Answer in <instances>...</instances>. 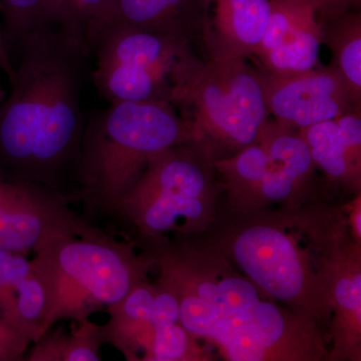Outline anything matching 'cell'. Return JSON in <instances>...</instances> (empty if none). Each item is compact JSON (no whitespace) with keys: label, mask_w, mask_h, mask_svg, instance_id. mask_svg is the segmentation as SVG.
<instances>
[{"label":"cell","mask_w":361,"mask_h":361,"mask_svg":"<svg viewBox=\"0 0 361 361\" xmlns=\"http://www.w3.org/2000/svg\"><path fill=\"white\" fill-rule=\"evenodd\" d=\"M180 322L227 361H330L329 336L191 237L144 242Z\"/></svg>","instance_id":"1"},{"label":"cell","mask_w":361,"mask_h":361,"mask_svg":"<svg viewBox=\"0 0 361 361\" xmlns=\"http://www.w3.org/2000/svg\"><path fill=\"white\" fill-rule=\"evenodd\" d=\"M18 47L11 90L0 106V165L66 196V180L78 179L87 125L82 94L90 52L61 26Z\"/></svg>","instance_id":"2"},{"label":"cell","mask_w":361,"mask_h":361,"mask_svg":"<svg viewBox=\"0 0 361 361\" xmlns=\"http://www.w3.org/2000/svg\"><path fill=\"white\" fill-rule=\"evenodd\" d=\"M325 203L228 212L192 237L212 249L266 295L311 320L329 339L332 308L320 262Z\"/></svg>","instance_id":"3"},{"label":"cell","mask_w":361,"mask_h":361,"mask_svg":"<svg viewBox=\"0 0 361 361\" xmlns=\"http://www.w3.org/2000/svg\"><path fill=\"white\" fill-rule=\"evenodd\" d=\"M169 102L184 122L190 142L214 161L246 148L270 118L260 73L249 59L203 58L191 45L173 68Z\"/></svg>","instance_id":"4"},{"label":"cell","mask_w":361,"mask_h":361,"mask_svg":"<svg viewBox=\"0 0 361 361\" xmlns=\"http://www.w3.org/2000/svg\"><path fill=\"white\" fill-rule=\"evenodd\" d=\"M190 142L185 123L170 102L111 103L85 125L78 198L90 213H114L134 187L149 159Z\"/></svg>","instance_id":"5"},{"label":"cell","mask_w":361,"mask_h":361,"mask_svg":"<svg viewBox=\"0 0 361 361\" xmlns=\"http://www.w3.org/2000/svg\"><path fill=\"white\" fill-rule=\"evenodd\" d=\"M32 264L44 289L42 336L59 320L80 323L120 302L153 271L146 251L137 254L134 243L106 233L58 240L35 253Z\"/></svg>","instance_id":"6"},{"label":"cell","mask_w":361,"mask_h":361,"mask_svg":"<svg viewBox=\"0 0 361 361\" xmlns=\"http://www.w3.org/2000/svg\"><path fill=\"white\" fill-rule=\"evenodd\" d=\"M222 196L215 161L187 142L152 156L114 213L132 226L144 242L171 233L197 237L215 224Z\"/></svg>","instance_id":"7"},{"label":"cell","mask_w":361,"mask_h":361,"mask_svg":"<svg viewBox=\"0 0 361 361\" xmlns=\"http://www.w3.org/2000/svg\"><path fill=\"white\" fill-rule=\"evenodd\" d=\"M222 184L223 210L295 209L318 199L317 171L297 130L268 118L253 142L215 161Z\"/></svg>","instance_id":"8"},{"label":"cell","mask_w":361,"mask_h":361,"mask_svg":"<svg viewBox=\"0 0 361 361\" xmlns=\"http://www.w3.org/2000/svg\"><path fill=\"white\" fill-rule=\"evenodd\" d=\"M68 204L70 197L0 165V250L35 254L58 240L104 234Z\"/></svg>","instance_id":"9"},{"label":"cell","mask_w":361,"mask_h":361,"mask_svg":"<svg viewBox=\"0 0 361 361\" xmlns=\"http://www.w3.org/2000/svg\"><path fill=\"white\" fill-rule=\"evenodd\" d=\"M320 262L332 308L330 361H361V244L342 206L326 204Z\"/></svg>","instance_id":"10"},{"label":"cell","mask_w":361,"mask_h":361,"mask_svg":"<svg viewBox=\"0 0 361 361\" xmlns=\"http://www.w3.org/2000/svg\"><path fill=\"white\" fill-rule=\"evenodd\" d=\"M259 73L270 118L292 129L334 120L361 108L345 78L332 65L285 77Z\"/></svg>","instance_id":"11"},{"label":"cell","mask_w":361,"mask_h":361,"mask_svg":"<svg viewBox=\"0 0 361 361\" xmlns=\"http://www.w3.org/2000/svg\"><path fill=\"white\" fill-rule=\"evenodd\" d=\"M267 27L253 56L259 71L270 75H295L322 65L319 11L310 0H270Z\"/></svg>","instance_id":"12"},{"label":"cell","mask_w":361,"mask_h":361,"mask_svg":"<svg viewBox=\"0 0 361 361\" xmlns=\"http://www.w3.org/2000/svg\"><path fill=\"white\" fill-rule=\"evenodd\" d=\"M331 193L361 194V108L297 130Z\"/></svg>","instance_id":"13"},{"label":"cell","mask_w":361,"mask_h":361,"mask_svg":"<svg viewBox=\"0 0 361 361\" xmlns=\"http://www.w3.org/2000/svg\"><path fill=\"white\" fill-rule=\"evenodd\" d=\"M199 49L203 58L249 59L269 21L270 0H205Z\"/></svg>","instance_id":"14"},{"label":"cell","mask_w":361,"mask_h":361,"mask_svg":"<svg viewBox=\"0 0 361 361\" xmlns=\"http://www.w3.org/2000/svg\"><path fill=\"white\" fill-rule=\"evenodd\" d=\"M205 4V0H111L92 42L104 28L123 26L199 47Z\"/></svg>","instance_id":"15"},{"label":"cell","mask_w":361,"mask_h":361,"mask_svg":"<svg viewBox=\"0 0 361 361\" xmlns=\"http://www.w3.org/2000/svg\"><path fill=\"white\" fill-rule=\"evenodd\" d=\"M183 40L123 26L104 28L90 47L96 65H122L170 80ZM192 47V45H191Z\"/></svg>","instance_id":"16"},{"label":"cell","mask_w":361,"mask_h":361,"mask_svg":"<svg viewBox=\"0 0 361 361\" xmlns=\"http://www.w3.org/2000/svg\"><path fill=\"white\" fill-rule=\"evenodd\" d=\"M44 286L25 254L0 250V319L32 342L42 337Z\"/></svg>","instance_id":"17"},{"label":"cell","mask_w":361,"mask_h":361,"mask_svg":"<svg viewBox=\"0 0 361 361\" xmlns=\"http://www.w3.org/2000/svg\"><path fill=\"white\" fill-rule=\"evenodd\" d=\"M322 44L332 54L331 65L345 78L361 104V13L357 8L319 14Z\"/></svg>","instance_id":"18"},{"label":"cell","mask_w":361,"mask_h":361,"mask_svg":"<svg viewBox=\"0 0 361 361\" xmlns=\"http://www.w3.org/2000/svg\"><path fill=\"white\" fill-rule=\"evenodd\" d=\"M78 329L68 336L61 330H51L35 342V348L27 356L30 361H99V348L104 343L101 325L89 318L78 323Z\"/></svg>","instance_id":"19"},{"label":"cell","mask_w":361,"mask_h":361,"mask_svg":"<svg viewBox=\"0 0 361 361\" xmlns=\"http://www.w3.org/2000/svg\"><path fill=\"white\" fill-rule=\"evenodd\" d=\"M4 14V35L18 45L32 33L56 25L51 0H0Z\"/></svg>","instance_id":"20"},{"label":"cell","mask_w":361,"mask_h":361,"mask_svg":"<svg viewBox=\"0 0 361 361\" xmlns=\"http://www.w3.org/2000/svg\"><path fill=\"white\" fill-rule=\"evenodd\" d=\"M110 2L111 0H51L56 25L78 37L89 51Z\"/></svg>","instance_id":"21"},{"label":"cell","mask_w":361,"mask_h":361,"mask_svg":"<svg viewBox=\"0 0 361 361\" xmlns=\"http://www.w3.org/2000/svg\"><path fill=\"white\" fill-rule=\"evenodd\" d=\"M30 342L25 334L0 319V361L25 360V353Z\"/></svg>","instance_id":"22"},{"label":"cell","mask_w":361,"mask_h":361,"mask_svg":"<svg viewBox=\"0 0 361 361\" xmlns=\"http://www.w3.org/2000/svg\"><path fill=\"white\" fill-rule=\"evenodd\" d=\"M353 238L361 244V194L353 196V200L342 206Z\"/></svg>","instance_id":"23"},{"label":"cell","mask_w":361,"mask_h":361,"mask_svg":"<svg viewBox=\"0 0 361 361\" xmlns=\"http://www.w3.org/2000/svg\"><path fill=\"white\" fill-rule=\"evenodd\" d=\"M315 4L319 14L345 11V9L360 8V0H310Z\"/></svg>","instance_id":"24"},{"label":"cell","mask_w":361,"mask_h":361,"mask_svg":"<svg viewBox=\"0 0 361 361\" xmlns=\"http://www.w3.org/2000/svg\"><path fill=\"white\" fill-rule=\"evenodd\" d=\"M0 68L4 71L11 82L14 75V63L11 54H9L8 47H7L6 39H4L1 26H0Z\"/></svg>","instance_id":"25"}]
</instances>
